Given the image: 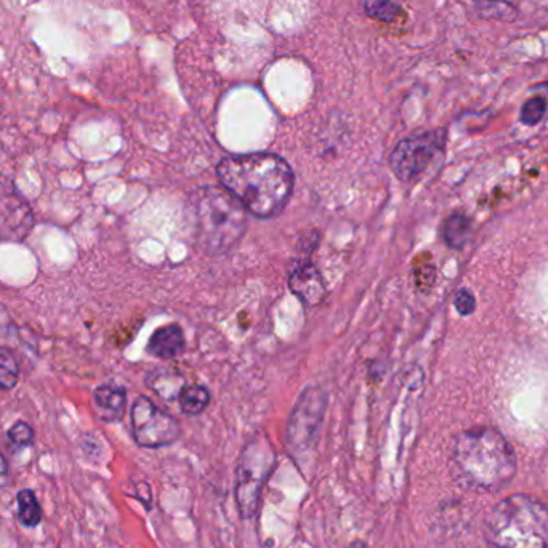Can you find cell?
<instances>
[{"instance_id":"6","label":"cell","mask_w":548,"mask_h":548,"mask_svg":"<svg viewBox=\"0 0 548 548\" xmlns=\"http://www.w3.org/2000/svg\"><path fill=\"white\" fill-rule=\"evenodd\" d=\"M324 410L326 395L320 389H306L300 396L285 428V447L292 457H303L312 451L320 433Z\"/></svg>"},{"instance_id":"22","label":"cell","mask_w":548,"mask_h":548,"mask_svg":"<svg viewBox=\"0 0 548 548\" xmlns=\"http://www.w3.org/2000/svg\"><path fill=\"white\" fill-rule=\"evenodd\" d=\"M8 476V462L5 456L0 452V489L5 486Z\"/></svg>"},{"instance_id":"5","label":"cell","mask_w":548,"mask_h":548,"mask_svg":"<svg viewBox=\"0 0 548 548\" xmlns=\"http://www.w3.org/2000/svg\"><path fill=\"white\" fill-rule=\"evenodd\" d=\"M276 451L264 433L250 437L236 466L235 500L239 516L252 520L258 514L264 485L276 466Z\"/></svg>"},{"instance_id":"4","label":"cell","mask_w":548,"mask_h":548,"mask_svg":"<svg viewBox=\"0 0 548 548\" xmlns=\"http://www.w3.org/2000/svg\"><path fill=\"white\" fill-rule=\"evenodd\" d=\"M197 244L216 255L231 249L247 228V210L225 187H202L191 197Z\"/></svg>"},{"instance_id":"13","label":"cell","mask_w":548,"mask_h":548,"mask_svg":"<svg viewBox=\"0 0 548 548\" xmlns=\"http://www.w3.org/2000/svg\"><path fill=\"white\" fill-rule=\"evenodd\" d=\"M146 383L154 393H158L162 399H167V401L178 398L183 389L187 387L185 379L178 372L166 370V369L153 370L151 374L148 375Z\"/></svg>"},{"instance_id":"14","label":"cell","mask_w":548,"mask_h":548,"mask_svg":"<svg viewBox=\"0 0 548 548\" xmlns=\"http://www.w3.org/2000/svg\"><path fill=\"white\" fill-rule=\"evenodd\" d=\"M16 518L20 521L21 526L26 529H35L42 523L43 512L34 489H21L20 493L16 494Z\"/></svg>"},{"instance_id":"7","label":"cell","mask_w":548,"mask_h":548,"mask_svg":"<svg viewBox=\"0 0 548 548\" xmlns=\"http://www.w3.org/2000/svg\"><path fill=\"white\" fill-rule=\"evenodd\" d=\"M132 435L135 443L146 449H159L172 446L181 437V427L177 418L168 416L156 404L146 398L139 396L130 410Z\"/></svg>"},{"instance_id":"3","label":"cell","mask_w":548,"mask_h":548,"mask_svg":"<svg viewBox=\"0 0 548 548\" xmlns=\"http://www.w3.org/2000/svg\"><path fill=\"white\" fill-rule=\"evenodd\" d=\"M487 548H548V507L516 494L499 502L485 523Z\"/></svg>"},{"instance_id":"15","label":"cell","mask_w":548,"mask_h":548,"mask_svg":"<svg viewBox=\"0 0 548 548\" xmlns=\"http://www.w3.org/2000/svg\"><path fill=\"white\" fill-rule=\"evenodd\" d=\"M470 231H472L470 220L462 214H454L443 225L445 243L452 249H460L470 236Z\"/></svg>"},{"instance_id":"23","label":"cell","mask_w":548,"mask_h":548,"mask_svg":"<svg viewBox=\"0 0 548 548\" xmlns=\"http://www.w3.org/2000/svg\"><path fill=\"white\" fill-rule=\"evenodd\" d=\"M347 548H369V545L366 542L361 541V539H356V541L351 542Z\"/></svg>"},{"instance_id":"19","label":"cell","mask_w":548,"mask_h":548,"mask_svg":"<svg viewBox=\"0 0 548 548\" xmlns=\"http://www.w3.org/2000/svg\"><path fill=\"white\" fill-rule=\"evenodd\" d=\"M8 441L10 445L16 447V449H24L29 447L34 443V430L33 427L24 422V420H18L16 424L12 425L7 431Z\"/></svg>"},{"instance_id":"16","label":"cell","mask_w":548,"mask_h":548,"mask_svg":"<svg viewBox=\"0 0 548 548\" xmlns=\"http://www.w3.org/2000/svg\"><path fill=\"white\" fill-rule=\"evenodd\" d=\"M178 399H180L181 410L187 416H197L207 408L210 403V395H208L207 389H204L201 385H189L183 389Z\"/></svg>"},{"instance_id":"20","label":"cell","mask_w":548,"mask_h":548,"mask_svg":"<svg viewBox=\"0 0 548 548\" xmlns=\"http://www.w3.org/2000/svg\"><path fill=\"white\" fill-rule=\"evenodd\" d=\"M545 111H547V101L543 98H533L523 106L521 120L526 125L537 124L543 118Z\"/></svg>"},{"instance_id":"10","label":"cell","mask_w":548,"mask_h":548,"mask_svg":"<svg viewBox=\"0 0 548 548\" xmlns=\"http://www.w3.org/2000/svg\"><path fill=\"white\" fill-rule=\"evenodd\" d=\"M289 287L308 306L320 305L326 299V283L318 268L308 260H302L292 268Z\"/></svg>"},{"instance_id":"17","label":"cell","mask_w":548,"mask_h":548,"mask_svg":"<svg viewBox=\"0 0 548 548\" xmlns=\"http://www.w3.org/2000/svg\"><path fill=\"white\" fill-rule=\"evenodd\" d=\"M364 14L380 23H395L403 14L395 0H360Z\"/></svg>"},{"instance_id":"1","label":"cell","mask_w":548,"mask_h":548,"mask_svg":"<svg viewBox=\"0 0 548 548\" xmlns=\"http://www.w3.org/2000/svg\"><path fill=\"white\" fill-rule=\"evenodd\" d=\"M216 177L222 187L258 218L278 216L293 189L291 166L271 153L226 158L216 167Z\"/></svg>"},{"instance_id":"18","label":"cell","mask_w":548,"mask_h":548,"mask_svg":"<svg viewBox=\"0 0 548 548\" xmlns=\"http://www.w3.org/2000/svg\"><path fill=\"white\" fill-rule=\"evenodd\" d=\"M20 382V364L14 354L5 347H0V389L10 391Z\"/></svg>"},{"instance_id":"2","label":"cell","mask_w":548,"mask_h":548,"mask_svg":"<svg viewBox=\"0 0 548 548\" xmlns=\"http://www.w3.org/2000/svg\"><path fill=\"white\" fill-rule=\"evenodd\" d=\"M452 458L460 483L481 493L504 489L516 473L514 447L500 431L487 427L464 431Z\"/></svg>"},{"instance_id":"9","label":"cell","mask_w":548,"mask_h":548,"mask_svg":"<svg viewBox=\"0 0 548 548\" xmlns=\"http://www.w3.org/2000/svg\"><path fill=\"white\" fill-rule=\"evenodd\" d=\"M34 226V214L14 181L0 175V237L24 241Z\"/></svg>"},{"instance_id":"21","label":"cell","mask_w":548,"mask_h":548,"mask_svg":"<svg viewBox=\"0 0 548 548\" xmlns=\"http://www.w3.org/2000/svg\"><path fill=\"white\" fill-rule=\"evenodd\" d=\"M454 305H456V310L460 314L466 316V314H470L475 310V297L468 291L457 292L456 300H454Z\"/></svg>"},{"instance_id":"12","label":"cell","mask_w":548,"mask_h":548,"mask_svg":"<svg viewBox=\"0 0 548 548\" xmlns=\"http://www.w3.org/2000/svg\"><path fill=\"white\" fill-rule=\"evenodd\" d=\"M185 348L183 331L178 326L160 327L148 343V351L160 360H172Z\"/></svg>"},{"instance_id":"8","label":"cell","mask_w":548,"mask_h":548,"mask_svg":"<svg viewBox=\"0 0 548 548\" xmlns=\"http://www.w3.org/2000/svg\"><path fill=\"white\" fill-rule=\"evenodd\" d=\"M445 132H427L403 139L389 158V166L396 177L414 181L433 164L445 149Z\"/></svg>"},{"instance_id":"11","label":"cell","mask_w":548,"mask_h":548,"mask_svg":"<svg viewBox=\"0 0 548 548\" xmlns=\"http://www.w3.org/2000/svg\"><path fill=\"white\" fill-rule=\"evenodd\" d=\"M127 403V391L118 383L98 385L93 391V406L98 417L106 424H114L122 420Z\"/></svg>"}]
</instances>
